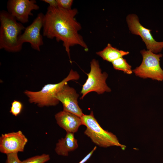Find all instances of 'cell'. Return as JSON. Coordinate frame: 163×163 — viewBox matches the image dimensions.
I'll list each match as a JSON object with an SVG mask.
<instances>
[{"label":"cell","instance_id":"1","mask_svg":"<svg viewBox=\"0 0 163 163\" xmlns=\"http://www.w3.org/2000/svg\"><path fill=\"white\" fill-rule=\"evenodd\" d=\"M77 12L76 8L65 9L49 6L43 20V36L50 39L55 38L58 42L62 41L70 62V47L78 45L85 51L88 50L78 33L82 27L75 18Z\"/></svg>","mask_w":163,"mask_h":163},{"label":"cell","instance_id":"2","mask_svg":"<svg viewBox=\"0 0 163 163\" xmlns=\"http://www.w3.org/2000/svg\"><path fill=\"white\" fill-rule=\"evenodd\" d=\"M0 49L10 52L20 51L23 45L19 38L25 27L7 11L0 12Z\"/></svg>","mask_w":163,"mask_h":163},{"label":"cell","instance_id":"3","mask_svg":"<svg viewBox=\"0 0 163 163\" xmlns=\"http://www.w3.org/2000/svg\"><path fill=\"white\" fill-rule=\"evenodd\" d=\"M79 78L78 73L71 69L68 75L61 82L46 84L37 91L25 90L24 93L28 98L30 103L37 104L40 107L55 106L59 102L56 97L57 93L69 81L77 80Z\"/></svg>","mask_w":163,"mask_h":163},{"label":"cell","instance_id":"4","mask_svg":"<svg viewBox=\"0 0 163 163\" xmlns=\"http://www.w3.org/2000/svg\"><path fill=\"white\" fill-rule=\"evenodd\" d=\"M81 118L82 125L86 127L84 134L96 145L102 147L116 146L125 149V146L119 143L116 135L101 127L92 111L88 115L84 114Z\"/></svg>","mask_w":163,"mask_h":163},{"label":"cell","instance_id":"5","mask_svg":"<svg viewBox=\"0 0 163 163\" xmlns=\"http://www.w3.org/2000/svg\"><path fill=\"white\" fill-rule=\"evenodd\" d=\"M140 53L142 61L140 66L133 70L135 75L143 78H150L158 81H163V70L160 63L162 54L145 50H141Z\"/></svg>","mask_w":163,"mask_h":163},{"label":"cell","instance_id":"6","mask_svg":"<svg viewBox=\"0 0 163 163\" xmlns=\"http://www.w3.org/2000/svg\"><path fill=\"white\" fill-rule=\"evenodd\" d=\"M90 72L86 73L88 78L82 87L81 99H83L86 95L91 92L101 94L105 92L111 91L106 83L108 74L105 72H102L98 61L93 59L90 62Z\"/></svg>","mask_w":163,"mask_h":163},{"label":"cell","instance_id":"7","mask_svg":"<svg viewBox=\"0 0 163 163\" xmlns=\"http://www.w3.org/2000/svg\"><path fill=\"white\" fill-rule=\"evenodd\" d=\"M126 21L129 30L133 34L139 35L145 43L148 50L157 54L163 49V41H156L151 34L150 30L143 26L139 22L137 15L134 14L128 15Z\"/></svg>","mask_w":163,"mask_h":163},{"label":"cell","instance_id":"8","mask_svg":"<svg viewBox=\"0 0 163 163\" xmlns=\"http://www.w3.org/2000/svg\"><path fill=\"white\" fill-rule=\"evenodd\" d=\"M44 16L42 13H39L32 23L25 27L19 38L21 44L23 45L25 43H28L33 49L40 51V47L43 44L40 31L43 27Z\"/></svg>","mask_w":163,"mask_h":163},{"label":"cell","instance_id":"9","mask_svg":"<svg viewBox=\"0 0 163 163\" xmlns=\"http://www.w3.org/2000/svg\"><path fill=\"white\" fill-rule=\"evenodd\" d=\"M8 12L19 22L25 24L29 21V17L33 16L32 11L39 9L35 0H9Z\"/></svg>","mask_w":163,"mask_h":163},{"label":"cell","instance_id":"10","mask_svg":"<svg viewBox=\"0 0 163 163\" xmlns=\"http://www.w3.org/2000/svg\"><path fill=\"white\" fill-rule=\"evenodd\" d=\"M27 142L21 130L2 134L0 137V152L6 155L23 152Z\"/></svg>","mask_w":163,"mask_h":163},{"label":"cell","instance_id":"11","mask_svg":"<svg viewBox=\"0 0 163 163\" xmlns=\"http://www.w3.org/2000/svg\"><path fill=\"white\" fill-rule=\"evenodd\" d=\"M79 96L75 90L67 83L57 93L56 97L62 104L63 110L81 117L84 113L78 104Z\"/></svg>","mask_w":163,"mask_h":163},{"label":"cell","instance_id":"12","mask_svg":"<svg viewBox=\"0 0 163 163\" xmlns=\"http://www.w3.org/2000/svg\"><path fill=\"white\" fill-rule=\"evenodd\" d=\"M55 117L57 124L66 132L74 133L82 125L80 117L63 110L56 113Z\"/></svg>","mask_w":163,"mask_h":163},{"label":"cell","instance_id":"13","mask_svg":"<svg viewBox=\"0 0 163 163\" xmlns=\"http://www.w3.org/2000/svg\"><path fill=\"white\" fill-rule=\"evenodd\" d=\"M78 146L77 140L75 138L74 133L66 132L64 138L58 140L55 150L58 155L67 156L69 152L74 150Z\"/></svg>","mask_w":163,"mask_h":163},{"label":"cell","instance_id":"14","mask_svg":"<svg viewBox=\"0 0 163 163\" xmlns=\"http://www.w3.org/2000/svg\"><path fill=\"white\" fill-rule=\"evenodd\" d=\"M129 52L120 50L108 43L103 50L96 52V54L104 60L110 62L128 54Z\"/></svg>","mask_w":163,"mask_h":163},{"label":"cell","instance_id":"15","mask_svg":"<svg viewBox=\"0 0 163 163\" xmlns=\"http://www.w3.org/2000/svg\"><path fill=\"white\" fill-rule=\"evenodd\" d=\"M111 62L115 69L123 71L124 73L128 74H131L132 73L131 66L123 57L117 59Z\"/></svg>","mask_w":163,"mask_h":163},{"label":"cell","instance_id":"16","mask_svg":"<svg viewBox=\"0 0 163 163\" xmlns=\"http://www.w3.org/2000/svg\"><path fill=\"white\" fill-rule=\"evenodd\" d=\"M50 159L49 155L43 154L28 158L21 161V163H45Z\"/></svg>","mask_w":163,"mask_h":163},{"label":"cell","instance_id":"17","mask_svg":"<svg viewBox=\"0 0 163 163\" xmlns=\"http://www.w3.org/2000/svg\"><path fill=\"white\" fill-rule=\"evenodd\" d=\"M23 104L19 101L14 100L11 103L10 112L13 115L17 116L21 112Z\"/></svg>","mask_w":163,"mask_h":163},{"label":"cell","instance_id":"18","mask_svg":"<svg viewBox=\"0 0 163 163\" xmlns=\"http://www.w3.org/2000/svg\"><path fill=\"white\" fill-rule=\"evenodd\" d=\"M58 7L65 9H70L73 1L72 0H56Z\"/></svg>","mask_w":163,"mask_h":163},{"label":"cell","instance_id":"19","mask_svg":"<svg viewBox=\"0 0 163 163\" xmlns=\"http://www.w3.org/2000/svg\"><path fill=\"white\" fill-rule=\"evenodd\" d=\"M7 155L6 163H21L18 156V153H12Z\"/></svg>","mask_w":163,"mask_h":163},{"label":"cell","instance_id":"20","mask_svg":"<svg viewBox=\"0 0 163 163\" xmlns=\"http://www.w3.org/2000/svg\"><path fill=\"white\" fill-rule=\"evenodd\" d=\"M96 148L97 147L95 146L93 149L78 163H85L87 161L91 156L94 152L96 150Z\"/></svg>","mask_w":163,"mask_h":163},{"label":"cell","instance_id":"21","mask_svg":"<svg viewBox=\"0 0 163 163\" xmlns=\"http://www.w3.org/2000/svg\"><path fill=\"white\" fill-rule=\"evenodd\" d=\"M42 1L48 3L50 6L54 7H58L56 0H43Z\"/></svg>","mask_w":163,"mask_h":163}]
</instances>
